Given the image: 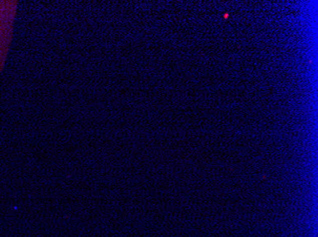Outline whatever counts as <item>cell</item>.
I'll list each match as a JSON object with an SVG mask.
<instances>
[]
</instances>
